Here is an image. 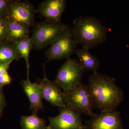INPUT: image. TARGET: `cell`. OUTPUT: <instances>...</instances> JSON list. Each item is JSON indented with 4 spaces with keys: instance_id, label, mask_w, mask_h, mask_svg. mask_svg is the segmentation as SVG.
Here are the masks:
<instances>
[{
    "instance_id": "6da1fadb",
    "label": "cell",
    "mask_w": 129,
    "mask_h": 129,
    "mask_svg": "<svg viewBox=\"0 0 129 129\" xmlns=\"http://www.w3.org/2000/svg\"><path fill=\"white\" fill-rule=\"evenodd\" d=\"M87 86L94 108L100 112L114 111L123 100L122 90L116 84L115 79L109 75L92 73Z\"/></svg>"
},
{
    "instance_id": "7a4b0ae2",
    "label": "cell",
    "mask_w": 129,
    "mask_h": 129,
    "mask_svg": "<svg viewBox=\"0 0 129 129\" xmlns=\"http://www.w3.org/2000/svg\"><path fill=\"white\" fill-rule=\"evenodd\" d=\"M73 33L78 45L89 50L107 40L108 29L92 16L79 17L73 22Z\"/></svg>"
},
{
    "instance_id": "3957f363",
    "label": "cell",
    "mask_w": 129,
    "mask_h": 129,
    "mask_svg": "<svg viewBox=\"0 0 129 129\" xmlns=\"http://www.w3.org/2000/svg\"><path fill=\"white\" fill-rule=\"evenodd\" d=\"M69 25L46 20L35 24L31 38L33 48L40 50L50 46L63 34Z\"/></svg>"
},
{
    "instance_id": "277c9868",
    "label": "cell",
    "mask_w": 129,
    "mask_h": 129,
    "mask_svg": "<svg viewBox=\"0 0 129 129\" xmlns=\"http://www.w3.org/2000/svg\"><path fill=\"white\" fill-rule=\"evenodd\" d=\"M63 92L67 108L81 115L84 114L91 117L95 114L93 112L94 106L87 85L81 82Z\"/></svg>"
},
{
    "instance_id": "5b68a950",
    "label": "cell",
    "mask_w": 129,
    "mask_h": 129,
    "mask_svg": "<svg viewBox=\"0 0 129 129\" xmlns=\"http://www.w3.org/2000/svg\"><path fill=\"white\" fill-rule=\"evenodd\" d=\"M85 71L78 61L70 58L60 67L54 82L63 91H67L81 83Z\"/></svg>"
},
{
    "instance_id": "8992f818",
    "label": "cell",
    "mask_w": 129,
    "mask_h": 129,
    "mask_svg": "<svg viewBox=\"0 0 129 129\" xmlns=\"http://www.w3.org/2000/svg\"><path fill=\"white\" fill-rule=\"evenodd\" d=\"M78 44L73 33L72 27L69 26L59 38L50 46L46 52L47 61L68 59L75 53Z\"/></svg>"
},
{
    "instance_id": "52a82bcc",
    "label": "cell",
    "mask_w": 129,
    "mask_h": 129,
    "mask_svg": "<svg viewBox=\"0 0 129 129\" xmlns=\"http://www.w3.org/2000/svg\"><path fill=\"white\" fill-rule=\"evenodd\" d=\"M36 10L29 1H11L3 19L18 23L29 28L35 24Z\"/></svg>"
},
{
    "instance_id": "ba28073f",
    "label": "cell",
    "mask_w": 129,
    "mask_h": 129,
    "mask_svg": "<svg viewBox=\"0 0 129 129\" xmlns=\"http://www.w3.org/2000/svg\"><path fill=\"white\" fill-rule=\"evenodd\" d=\"M58 109V115L49 117L47 129H85L80 114L67 107Z\"/></svg>"
},
{
    "instance_id": "9c48e42d",
    "label": "cell",
    "mask_w": 129,
    "mask_h": 129,
    "mask_svg": "<svg viewBox=\"0 0 129 129\" xmlns=\"http://www.w3.org/2000/svg\"><path fill=\"white\" fill-rule=\"evenodd\" d=\"M85 129H124L119 112H100L85 121Z\"/></svg>"
},
{
    "instance_id": "30bf717a",
    "label": "cell",
    "mask_w": 129,
    "mask_h": 129,
    "mask_svg": "<svg viewBox=\"0 0 129 129\" xmlns=\"http://www.w3.org/2000/svg\"><path fill=\"white\" fill-rule=\"evenodd\" d=\"M41 89L43 99L51 106L58 109L66 108V100L64 92L54 81L48 79L45 73L43 79L37 83Z\"/></svg>"
},
{
    "instance_id": "8fae6325",
    "label": "cell",
    "mask_w": 129,
    "mask_h": 129,
    "mask_svg": "<svg viewBox=\"0 0 129 129\" xmlns=\"http://www.w3.org/2000/svg\"><path fill=\"white\" fill-rule=\"evenodd\" d=\"M65 0H45L42 2L36 10L47 20L55 23H61V17L66 8Z\"/></svg>"
},
{
    "instance_id": "7c38bea8",
    "label": "cell",
    "mask_w": 129,
    "mask_h": 129,
    "mask_svg": "<svg viewBox=\"0 0 129 129\" xmlns=\"http://www.w3.org/2000/svg\"><path fill=\"white\" fill-rule=\"evenodd\" d=\"M24 91L28 98L30 104V109L32 114H36L44 108L41 89L37 83L30 82L29 77L22 80L21 83Z\"/></svg>"
},
{
    "instance_id": "4fadbf2b",
    "label": "cell",
    "mask_w": 129,
    "mask_h": 129,
    "mask_svg": "<svg viewBox=\"0 0 129 129\" xmlns=\"http://www.w3.org/2000/svg\"><path fill=\"white\" fill-rule=\"evenodd\" d=\"M6 22L7 35L6 42L12 44L30 37L29 28L16 22Z\"/></svg>"
},
{
    "instance_id": "5bb4252c",
    "label": "cell",
    "mask_w": 129,
    "mask_h": 129,
    "mask_svg": "<svg viewBox=\"0 0 129 129\" xmlns=\"http://www.w3.org/2000/svg\"><path fill=\"white\" fill-rule=\"evenodd\" d=\"M78 61L85 70L91 71L92 73H97L100 67V62L89 51V49L82 47L75 51Z\"/></svg>"
},
{
    "instance_id": "9a60e30c",
    "label": "cell",
    "mask_w": 129,
    "mask_h": 129,
    "mask_svg": "<svg viewBox=\"0 0 129 129\" xmlns=\"http://www.w3.org/2000/svg\"><path fill=\"white\" fill-rule=\"evenodd\" d=\"M12 44L20 58H23L25 60L27 69V77H29V55L30 51L33 48V43L31 37Z\"/></svg>"
},
{
    "instance_id": "2e32d148",
    "label": "cell",
    "mask_w": 129,
    "mask_h": 129,
    "mask_svg": "<svg viewBox=\"0 0 129 129\" xmlns=\"http://www.w3.org/2000/svg\"><path fill=\"white\" fill-rule=\"evenodd\" d=\"M20 123L22 129H47L45 120L38 117L36 114L28 116L22 115Z\"/></svg>"
},
{
    "instance_id": "e0dca14e",
    "label": "cell",
    "mask_w": 129,
    "mask_h": 129,
    "mask_svg": "<svg viewBox=\"0 0 129 129\" xmlns=\"http://www.w3.org/2000/svg\"><path fill=\"white\" fill-rule=\"evenodd\" d=\"M20 58L12 44L6 41L0 43V63L12 62Z\"/></svg>"
},
{
    "instance_id": "ac0fdd59",
    "label": "cell",
    "mask_w": 129,
    "mask_h": 129,
    "mask_svg": "<svg viewBox=\"0 0 129 129\" xmlns=\"http://www.w3.org/2000/svg\"><path fill=\"white\" fill-rule=\"evenodd\" d=\"M7 35V25L5 19H0V43L5 42Z\"/></svg>"
},
{
    "instance_id": "d6986e66",
    "label": "cell",
    "mask_w": 129,
    "mask_h": 129,
    "mask_svg": "<svg viewBox=\"0 0 129 129\" xmlns=\"http://www.w3.org/2000/svg\"><path fill=\"white\" fill-rule=\"evenodd\" d=\"M11 1L0 0V19H4Z\"/></svg>"
},
{
    "instance_id": "ffe728a7",
    "label": "cell",
    "mask_w": 129,
    "mask_h": 129,
    "mask_svg": "<svg viewBox=\"0 0 129 129\" xmlns=\"http://www.w3.org/2000/svg\"><path fill=\"white\" fill-rule=\"evenodd\" d=\"M12 80L11 77L9 75L7 72L0 76V86H2L6 85L9 84Z\"/></svg>"
},
{
    "instance_id": "44dd1931",
    "label": "cell",
    "mask_w": 129,
    "mask_h": 129,
    "mask_svg": "<svg viewBox=\"0 0 129 129\" xmlns=\"http://www.w3.org/2000/svg\"><path fill=\"white\" fill-rule=\"evenodd\" d=\"M12 62H10L6 63H0V76L7 72L9 65Z\"/></svg>"
},
{
    "instance_id": "7402d4cb",
    "label": "cell",
    "mask_w": 129,
    "mask_h": 129,
    "mask_svg": "<svg viewBox=\"0 0 129 129\" xmlns=\"http://www.w3.org/2000/svg\"><path fill=\"white\" fill-rule=\"evenodd\" d=\"M6 105V101L3 94L2 86H0V108L3 109Z\"/></svg>"
},
{
    "instance_id": "603a6c76",
    "label": "cell",
    "mask_w": 129,
    "mask_h": 129,
    "mask_svg": "<svg viewBox=\"0 0 129 129\" xmlns=\"http://www.w3.org/2000/svg\"><path fill=\"white\" fill-rule=\"evenodd\" d=\"M3 109L0 108V118L2 117V115Z\"/></svg>"
}]
</instances>
